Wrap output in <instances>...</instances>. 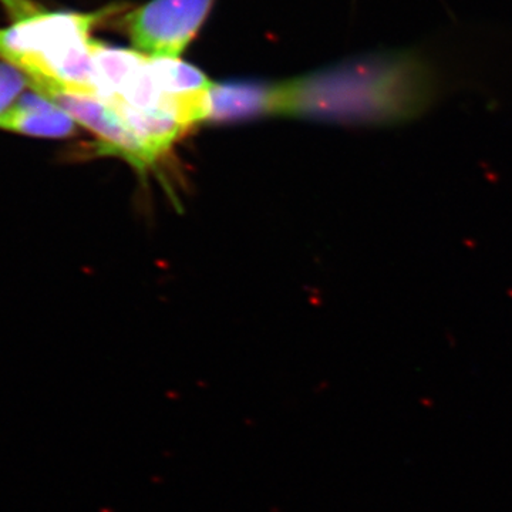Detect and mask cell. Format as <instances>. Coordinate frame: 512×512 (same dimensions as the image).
<instances>
[{
	"label": "cell",
	"mask_w": 512,
	"mask_h": 512,
	"mask_svg": "<svg viewBox=\"0 0 512 512\" xmlns=\"http://www.w3.org/2000/svg\"><path fill=\"white\" fill-rule=\"evenodd\" d=\"M433 67L414 50H387L281 84L279 114L345 126L394 127L430 110Z\"/></svg>",
	"instance_id": "6da1fadb"
},
{
	"label": "cell",
	"mask_w": 512,
	"mask_h": 512,
	"mask_svg": "<svg viewBox=\"0 0 512 512\" xmlns=\"http://www.w3.org/2000/svg\"><path fill=\"white\" fill-rule=\"evenodd\" d=\"M10 23L0 28V60L22 70L30 87L96 97L92 29L101 13L50 12L32 0H0Z\"/></svg>",
	"instance_id": "7a4b0ae2"
},
{
	"label": "cell",
	"mask_w": 512,
	"mask_h": 512,
	"mask_svg": "<svg viewBox=\"0 0 512 512\" xmlns=\"http://www.w3.org/2000/svg\"><path fill=\"white\" fill-rule=\"evenodd\" d=\"M214 0H153L126 18L134 46L150 57H173L184 52L207 18Z\"/></svg>",
	"instance_id": "3957f363"
},
{
	"label": "cell",
	"mask_w": 512,
	"mask_h": 512,
	"mask_svg": "<svg viewBox=\"0 0 512 512\" xmlns=\"http://www.w3.org/2000/svg\"><path fill=\"white\" fill-rule=\"evenodd\" d=\"M40 93L55 101L77 124L96 134L101 153L124 158L143 173L158 160L106 101L90 94L63 90H43Z\"/></svg>",
	"instance_id": "277c9868"
},
{
	"label": "cell",
	"mask_w": 512,
	"mask_h": 512,
	"mask_svg": "<svg viewBox=\"0 0 512 512\" xmlns=\"http://www.w3.org/2000/svg\"><path fill=\"white\" fill-rule=\"evenodd\" d=\"M281 107V84L252 82L212 83L208 121L212 123H235L279 114Z\"/></svg>",
	"instance_id": "5b68a950"
},
{
	"label": "cell",
	"mask_w": 512,
	"mask_h": 512,
	"mask_svg": "<svg viewBox=\"0 0 512 512\" xmlns=\"http://www.w3.org/2000/svg\"><path fill=\"white\" fill-rule=\"evenodd\" d=\"M76 121L55 101L30 87L0 120V128L26 137L66 138L76 130Z\"/></svg>",
	"instance_id": "8992f818"
},
{
	"label": "cell",
	"mask_w": 512,
	"mask_h": 512,
	"mask_svg": "<svg viewBox=\"0 0 512 512\" xmlns=\"http://www.w3.org/2000/svg\"><path fill=\"white\" fill-rule=\"evenodd\" d=\"M92 55L96 69V97L106 103L123 90L148 57L136 50L117 49L96 40H93Z\"/></svg>",
	"instance_id": "52a82bcc"
},
{
	"label": "cell",
	"mask_w": 512,
	"mask_h": 512,
	"mask_svg": "<svg viewBox=\"0 0 512 512\" xmlns=\"http://www.w3.org/2000/svg\"><path fill=\"white\" fill-rule=\"evenodd\" d=\"M30 87L29 77L8 62H0V120Z\"/></svg>",
	"instance_id": "ba28073f"
}]
</instances>
